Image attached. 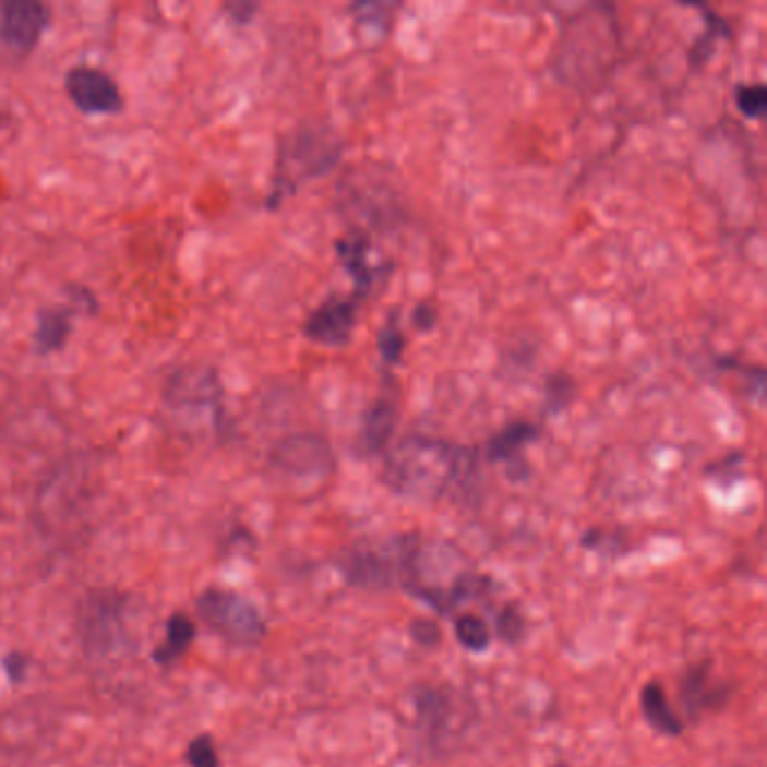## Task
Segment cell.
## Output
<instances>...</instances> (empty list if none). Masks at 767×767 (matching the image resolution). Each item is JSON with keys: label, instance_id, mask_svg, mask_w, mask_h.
<instances>
[{"label": "cell", "instance_id": "obj_5", "mask_svg": "<svg viewBox=\"0 0 767 767\" xmlns=\"http://www.w3.org/2000/svg\"><path fill=\"white\" fill-rule=\"evenodd\" d=\"M400 556H404V536L387 547H370V550H349L340 559V572L356 588H390L400 578Z\"/></svg>", "mask_w": 767, "mask_h": 767}, {"label": "cell", "instance_id": "obj_23", "mask_svg": "<svg viewBox=\"0 0 767 767\" xmlns=\"http://www.w3.org/2000/svg\"><path fill=\"white\" fill-rule=\"evenodd\" d=\"M410 637L423 648H434V646H440V642H442V628H440V624H436V621L415 619L410 624Z\"/></svg>", "mask_w": 767, "mask_h": 767}, {"label": "cell", "instance_id": "obj_25", "mask_svg": "<svg viewBox=\"0 0 767 767\" xmlns=\"http://www.w3.org/2000/svg\"><path fill=\"white\" fill-rule=\"evenodd\" d=\"M412 324L419 332H428V328L436 324V309L432 304H419L412 313Z\"/></svg>", "mask_w": 767, "mask_h": 767}, {"label": "cell", "instance_id": "obj_4", "mask_svg": "<svg viewBox=\"0 0 767 767\" xmlns=\"http://www.w3.org/2000/svg\"><path fill=\"white\" fill-rule=\"evenodd\" d=\"M70 101L86 116H113L124 108V95L113 75L97 65H72L63 80Z\"/></svg>", "mask_w": 767, "mask_h": 767}, {"label": "cell", "instance_id": "obj_6", "mask_svg": "<svg viewBox=\"0 0 767 767\" xmlns=\"http://www.w3.org/2000/svg\"><path fill=\"white\" fill-rule=\"evenodd\" d=\"M52 23V12L39 0L0 3V41L16 55H29Z\"/></svg>", "mask_w": 767, "mask_h": 767}, {"label": "cell", "instance_id": "obj_12", "mask_svg": "<svg viewBox=\"0 0 767 767\" xmlns=\"http://www.w3.org/2000/svg\"><path fill=\"white\" fill-rule=\"evenodd\" d=\"M396 421H398V410L394 400L387 396L376 398L370 406V410L362 417L360 436H358V448L362 451V455L383 453L392 440Z\"/></svg>", "mask_w": 767, "mask_h": 767}, {"label": "cell", "instance_id": "obj_13", "mask_svg": "<svg viewBox=\"0 0 767 767\" xmlns=\"http://www.w3.org/2000/svg\"><path fill=\"white\" fill-rule=\"evenodd\" d=\"M639 707H642V716L646 718V722L655 729L657 734L669 736V739L682 736L684 720L673 709V705L669 700V693L660 680H650L644 684V688L639 693Z\"/></svg>", "mask_w": 767, "mask_h": 767}, {"label": "cell", "instance_id": "obj_22", "mask_svg": "<svg viewBox=\"0 0 767 767\" xmlns=\"http://www.w3.org/2000/svg\"><path fill=\"white\" fill-rule=\"evenodd\" d=\"M190 767H218V752L209 736H199L190 743L185 754Z\"/></svg>", "mask_w": 767, "mask_h": 767}, {"label": "cell", "instance_id": "obj_9", "mask_svg": "<svg viewBox=\"0 0 767 767\" xmlns=\"http://www.w3.org/2000/svg\"><path fill=\"white\" fill-rule=\"evenodd\" d=\"M729 696H732V688H729V684L714 680L709 660L693 664L682 675L680 698L691 718H700L705 714L722 709L729 703Z\"/></svg>", "mask_w": 767, "mask_h": 767}, {"label": "cell", "instance_id": "obj_3", "mask_svg": "<svg viewBox=\"0 0 767 767\" xmlns=\"http://www.w3.org/2000/svg\"><path fill=\"white\" fill-rule=\"evenodd\" d=\"M199 614L205 624L237 646H254L266 637V621L252 601L230 590L209 588L199 597Z\"/></svg>", "mask_w": 767, "mask_h": 767}, {"label": "cell", "instance_id": "obj_15", "mask_svg": "<svg viewBox=\"0 0 767 767\" xmlns=\"http://www.w3.org/2000/svg\"><path fill=\"white\" fill-rule=\"evenodd\" d=\"M538 436V428L529 421H514L500 432H495L487 444V459L502 462V464H516L523 455V448L531 444Z\"/></svg>", "mask_w": 767, "mask_h": 767}, {"label": "cell", "instance_id": "obj_2", "mask_svg": "<svg viewBox=\"0 0 767 767\" xmlns=\"http://www.w3.org/2000/svg\"><path fill=\"white\" fill-rule=\"evenodd\" d=\"M343 156L340 137L324 127H300L279 144L277 169L268 207H277L286 196L296 194L302 182L332 171Z\"/></svg>", "mask_w": 767, "mask_h": 767}, {"label": "cell", "instance_id": "obj_1", "mask_svg": "<svg viewBox=\"0 0 767 767\" xmlns=\"http://www.w3.org/2000/svg\"><path fill=\"white\" fill-rule=\"evenodd\" d=\"M478 472L475 453L436 436L410 434L390 448L383 478L400 495L440 500L462 493Z\"/></svg>", "mask_w": 767, "mask_h": 767}, {"label": "cell", "instance_id": "obj_17", "mask_svg": "<svg viewBox=\"0 0 767 767\" xmlns=\"http://www.w3.org/2000/svg\"><path fill=\"white\" fill-rule=\"evenodd\" d=\"M453 633L457 644L468 652H487L493 644V628L487 624L484 616L464 612L455 619Z\"/></svg>", "mask_w": 767, "mask_h": 767}, {"label": "cell", "instance_id": "obj_7", "mask_svg": "<svg viewBox=\"0 0 767 767\" xmlns=\"http://www.w3.org/2000/svg\"><path fill=\"white\" fill-rule=\"evenodd\" d=\"M360 300L332 296L311 311L304 322V336L322 347H345L358 324Z\"/></svg>", "mask_w": 767, "mask_h": 767}, {"label": "cell", "instance_id": "obj_21", "mask_svg": "<svg viewBox=\"0 0 767 767\" xmlns=\"http://www.w3.org/2000/svg\"><path fill=\"white\" fill-rule=\"evenodd\" d=\"M379 351H381V356H383V360H385L387 364H398L400 358H404V351H406V336H404V332H400L396 315L387 317L385 326L381 328V334H379Z\"/></svg>", "mask_w": 767, "mask_h": 767}, {"label": "cell", "instance_id": "obj_16", "mask_svg": "<svg viewBox=\"0 0 767 767\" xmlns=\"http://www.w3.org/2000/svg\"><path fill=\"white\" fill-rule=\"evenodd\" d=\"M196 637V626L188 614H173L167 621V639L156 648L154 660L163 667L178 662Z\"/></svg>", "mask_w": 767, "mask_h": 767}, {"label": "cell", "instance_id": "obj_18", "mask_svg": "<svg viewBox=\"0 0 767 767\" xmlns=\"http://www.w3.org/2000/svg\"><path fill=\"white\" fill-rule=\"evenodd\" d=\"M698 10L705 14L707 27H705L700 39H698L696 44H693V48H691V52H688V61H691L693 68L705 65V63L709 61V57L714 55L718 41H720V39H727V36L732 34V27L727 25V21H724L722 16L714 14V12L707 10V8H698Z\"/></svg>", "mask_w": 767, "mask_h": 767}, {"label": "cell", "instance_id": "obj_20", "mask_svg": "<svg viewBox=\"0 0 767 767\" xmlns=\"http://www.w3.org/2000/svg\"><path fill=\"white\" fill-rule=\"evenodd\" d=\"M734 101L745 118L758 120L767 108V88L763 84H739L734 91Z\"/></svg>", "mask_w": 767, "mask_h": 767}, {"label": "cell", "instance_id": "obj_24", "mask_svg": "<svg viewBox=\"0 0 767 767\" xmlns=\"http://www.w3.org/2000/svg\"><path fill=\"white\" fill-rule=\"evenodd\" d=\"M65 293L70 296V309L72 311H86V313H93V311H97V300H95V296L91 293V290L88 288H84V286H68L65 288Z\"/></svg>", "mask_w": 767, "mask_h": 767}, {"label": "cell", "instance_id": "obj_10", "mask_svg": "<svg viewBox=\"0 0 767 767\" xmlns=\"http://www.w3.org/2000/svg\"><path fill=\"white\" fill-rule=\"evenodd\" d=\"M273 462L293 475H317L332 470L334 457L328 453V446L315 434H298L284 440L275 453Z\"/></svg>", "mask_w": 767, "mask_h": 767}, {"label": "cell", "instance_id": "obj_14", "mask_svg": "<svg viewBox=\"0 0 767 767\" xmlns=\"http://www.w3.org/2000/svg\"><path fill=\"white\" fill-rule=\"evenodd\" d=\"M72 311L70 307H52V309H41L36 315V326L32 334L34 351L39 356H50L57 353L65 347L70 334H72Z\"/></svg>", "mask_w": 767, "mask_h": 767}, {"label": "cell", "instance_id": "obj_11", "mask_svg": "<svg viewBox=\"0 0 767 767\" xmlns=\"http://www.w3.org/2000/svg\"><path fill=\"white\" fill-rule=\"evenodd\" d=\"M415 707H417V722L421 734L428 739L432 747L442 745L451 734L448 727L457 711L453 698L446 696L442 688L426 686L415 696Z\"/></svg>", "mask_w": 767, "mask_h": 767}, {"label": "cell", "instance_id": "obj_26", "mask_svg": "<svg viewBox=\"0 0 767 767\" xmlns=\"http://www.w3.org/2000/svg\"><path fill=\"white\" fill-rule=\"evenodd\" d=\"M224 10L230 14V19L235 23L245 25V23L252 21V16H254V12L260 10V5H254V3H228Z\"/></svg>", "mask_w": 767, "mask_h": 767}, {"label": "cell", "instance_id": "obj_19", "mask_svg": "<svg viewBox=\"0 0 767 767\" xmlns=\"http://www.w3.org/2000/svg\"><path fill=\"white\" fill-rule=\"evenodd\" d=\"M495 633L506 644H518L527 633V619L518 603H506L495 612Z\"/></svg>", "mask_w": 767, "mask_h": 767}, {"label": "cell", "instance_id": "obj_8", "mask_svg": "<svg viewBox=\"0 0 767 767\" xmlns=\"http://www.w3.org/2000/svg\"><path fill=\"white\" fill-rule=\"evenodd\" d=\"M336 252L343 268L356 284V298H370L390 275V262L374 260L372 239L362 232H349L336 241Z\"/></svg>", "mask_w": 767, "mask_h": 767}]
</instances>
